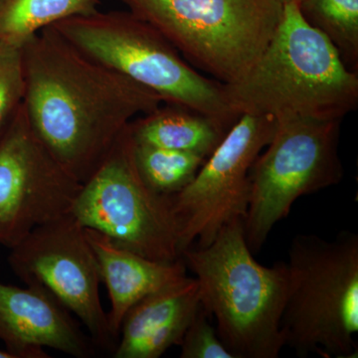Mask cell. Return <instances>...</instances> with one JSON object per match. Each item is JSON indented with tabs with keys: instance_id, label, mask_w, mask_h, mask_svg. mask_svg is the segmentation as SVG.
<instances>
[{
	"instance_id": "obj_3",
	"label": "cell",
	"mask_w": 358,
	"mask_h": 358,
	"mask_svg": "<svg viewBox=\"0 0 358 358\" xmlns=\"http://www.w3.org/2000/svg\"><path fill=\"white\" fill-rule=\"evenodd\" d=\"M181 258L195 275L200 303L216 320L219 338L233 357H279L285 346L281 320L288 266L257 262L245 237L244 219L226 224L208 246L185 249Z\"/></svg>"
},
{
	"instance_id": "obj_7",
	"label": "cell",
	"mask_w": 358,
	"mask_h": 358,
	"mask_svg": "<svg viewBox=\"0 0 358 358\" xmlns=\"http://www.w3.org/2000/svg\"><path fill=\"white\" fill-rule=\"evenodd\" d=\"M70 213L84 227L150 260L171 263L181 259L173 195L155 192L141 178L129 127L82 185Z\"/></svg>"
},
{
	"instance_id": "obj_12",
	"label": "cell",
	"mask_w": 358,
	"mask_h": 358,
	"mask_svg": "<svg viewBox=\"0 0 358 358\" xmlns=\"http://www.w3.org/2000/svg\"><path fill=\"white\" fill-rule=\"evenodd\" d=\"M0 341L14 358H49V348L77 358L95 348L72 313L37 287L0 282Z\"/></svg>"
},
{
	"instance_id": "obj_13",
	"label": "cell",
	"mask_w": 358,
	"mask_h": 358,
	"mask_svg": "<svg viewBox=\"0 0 358 358\" xmlns=\"http://www.w3.org/2000/svg\"><path fill=\"white\" fill-rule=\"evenodd\" d=\"M199 282L187 275L148 294L124 315L115 358H159L183 336L200 307Z\"/></svg>"
},
{
	"instance_id": "obj_19",
	"label": "cell",
	"mask_w": 358,
	"mask_h": 358,
	"mask_svg": "<svg viewBox=\"0 0 358 358\" xmlns=\"http://www.w3.org/2000/svg\"><path fill=\"white\" fill-rule=\"evenodd\" d=\"M24 93L23 48L0 41V138L23 103Z\"/></svg>"
},
{
	"instance_id": "obj_22",
	"label": "cell",
	"mask_w": 358,
	"mask_h": 358,
	"mask_svg": "<svg viewBox=\"0 0 358 358\" xmlns=\"http://www.w3.org/2000/svg\"><path fill=\"white\" fill-rule=\"evenodd\" d=\"M282 3H286V2H298V3H300V2L303 1V0H281Z\"/></svg>"
},
{
	"instance_id": "obj_6",
	"label": "cell",
	"mask_w": 358,
	"mask_h": 358,
	"mask_svg": "<svg viewBox=\"0 0 358 358\" xmlns=\"http://www.w3.org/2000/svg\"><path fill=\"white\" fill-rule=\"evenodd\" d=\"M186 61L236 83L262 56L282 20L281 0H122Z\"/></svg>"
},
{
	"instance_id": "obj_20",
	"label": "cell",
	"mask_w": 358,
	"mask_h": 358,
	"mask_svg": "<svg viewBox=\"0 0 358 358\" xmlns=\"http://www.w3.org/2000/svg\"><path fill=\"white\" fill-rule=\"evenodd\" d=\"M210 313L200 303L183 336L181 358H234L210 322Z\"/></svg>"
},
{
	"instance_id": "obj_8",
	"label": "cell",
	"mask_w": 358,
	"mask_h": 358,
	"mask_svg": "<svg viewBox=\"0 0 358 358\" xmlns=\"http://www.w3.org/2000/svg\"><path fill=\"white\" fill-rule=\"evenodd\" d=\"M341 122L305 117L277 120L267 150L257 157L250 171L244 230L252 253L260 251L296 199L341 182Z\"/></svg>"
},
{
	"instance_id": "obj_21",
	"label": "cell",
	"mask_w": 358,
	"mask_h": 358,
	"mask_svg": "<svg viewBox=\"0 0 358 358\" xmlns=\"http://www.w3.org/2000/svg\"><path fill=\"white\" fill-rule=\"evenodd\" d=\"M0 358H14L11 353L7 352V350H0Z\"/></svg>"
},
{
	"instance_id": "obj_10",
	"label": "cell",
	"mask_w": 358,
	"mask_h": 358,
	"mask_svg": "<svg viewBox=\"0 0 358 358\" xmlns=\"http://www.w3.org/2000/svg\"><path fill=\"white\" fill-rule=\"evenodd\" d=\"M275 128L277 120L270 115H241L192 182L173 195L181 254L195 241L200 248L208 246L226 224L246 217L250 171Z\"/></svg>"
},
{
	"instance_id": "obj_16",
	"label": "cell",
	"mask_w": 358,
	"mask_h": 358,
	"mask_svg": "<svg viewBox=\"0 0 358 358\" xmlns=\"http://www.w3.org/2000/svg\"><path fill=\"white\" fill-rule=\"evenodd\" d=\"M100 0H0V41L23 47L44 28L98 11Z\"/></svg>"
},
{
	"instance_id": "obj_18",
	"label": "cell",
	"mask_w": 358,
	"mask_h": 358,
	"mask_svg": "<svg viewBox=\"0 0 358 358\" xmlns=\"http://www.w3.org/2000/svg\"><path fill=\"white\" fill-rule=\"evenodd\" d=\"M299 6L303 20L324 33L346 66L357 72L358 0H303Z\"/></svg>"
},
{
	"instance_id": "obj_4",
	"label": "cell",
	"mask_w": 358,
	"mask_h": 358,
	"mask_svg": "<svg viewBox=\"0 0 358 358\" xmlns=\"http://www.w3.org/2000/svg\"><path fill=\"white\" fill-rule=\"evenodd\" d=\"M94 60L152 90L166 105L207 115L226 131L241 115L225 84L197 72L154 26L129 13H100L51 25Z\"/></svg>"
},
{
	"instance_id": "obj_14",
	"label": "cell",
	"mask_w": 358,
	"mask_h": 358,
	"mask_svg": "<svg viewBox=\"0 0 358 358\" xmlns=\"http://www.w3.org/2000/svg\"><path fill=\"white\" fill-rule=\"evenodd\" d=\"M85 231L98 262L101 280L109 293L108 320L117 343L127 313L148 294L185 277L186 266L182 258L171 263L150 260L115 244L98 231L86 227Z\"/></svg>"
},
{
	"instance_id": "obj_1",
	"label": "cell",
	"mask_w": 358,
	"mask_h": 358,
	"mask_svg": "<svg viewBox=\"0 0 358 358\" xmlns=\"http://www.w3.org/2000/svg\"><path fill=\"white\" fill-rule=\"evenodd\" d=\"M23 48L26 115L59 164L83 185L138 115L162 98L67 41L52 26Z\"/></svg>"
},
{
	"instance_id": "obj_17",
	"label": "cell",
	"mask_w": 358,
	"mask_h": 358,
	"mask_svg": "<svg viewBox=\"0 0 358 358\" xmlns=\"http://www.w3.org/2000/svg\"><path fill=\"white\" fill-rule=\"evenodd\" d=\"M134 157L145 185L155 192L167 196L185 189L207 159L193 152L134 143Z\"/></svg>"
},
{
	"instance_id": "obj_11",
	"label": "cell",
	"mask_w": 358,
	"mask_h": 358,
	"mask_svg": "<svg viewBox=\"0 0 358 358\" xmlns=\"http://www.w3.org/2000/svg\"><path fill=\"white\" fill-rule=\"evenodd\" d=\"M81 186L37 138L21 103L0 138V245L13 248L70 213Z\"/></svg>"
},
{
	"instance_id": "obj_9",
	"label": "cell",
	"mask_w": 358,
	"mask_h": 358,
	"mask_svg": "<svg viewBox=\"0 0 358 358\" xmlns=\"http://www.w3.org/2000/svg\"><path fill=\"white\" fill-rule=\"evenodd\" d=\"M9 250V266L26 286L44 289L67 308L96 348L115 350L101 303L98 262L84 226L72 214L42 224Z\"/></svg>"
},
{
	"instance_id": "obj_2",
	"label": "cell",
	"mask_w": 358,
	"mask_h": 358,
	"mask_svg": "<svg viewBox=\"0 0 358 358\" xmlns=\"http://www.w3.org/2000/svg\"><path fill=\"white\" fill-rule=\"evenodd\" d=\"M225 87L240 115L343 120L358 106L357 72L293 1L284 3L279 26L255 65Z\"/></svg>"
},
{
	"instance_id": "obj_5",
	"label": "cell",
	"mask_w": 358,
	"mask_h": 358,
	"mask_svg": "<svg viewBox=\"0 0 358 358\" xmlns=\"http://www.w3.org/2000/svg\"><path fill=\"white\" fill-rule=\"evenodd\" d=\"M288 254V294L281 320L285 346L301 357H355L357 234L341 231L333 241L299 234Z\"/></svg>"
},
{
	"instance_id": "obj_15",
	"label": "cell",
	"mask_w": 358,
	"mask_h": 358,
	"mask_svg": "<svg viewBox=\"0 0 358 358\" xmlns=\"http://www.w3.org/2000/svg\"><path fill=\"white\" fill-rule=\"evenodd\" d=\"M134 143L193 152L208 157L226 131L207 115L167 105L134 120L129 126Z\"/></svg>"
}]
</instances>
